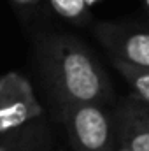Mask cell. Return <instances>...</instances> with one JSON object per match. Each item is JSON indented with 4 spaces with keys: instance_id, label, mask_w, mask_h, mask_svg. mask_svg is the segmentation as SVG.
Instances as JSON below:
<instances>
[{
    "instance_id": "obj_13",
    "label": "cell",
    "mask_w": 149,
    "mask_h": 151,
    "mask_svg": "<svg viewBox=\"0 0 149 151\" xmlns=\"http://www.w3.org/2000/svg\"><path fill=\"white\" fill-rule=\"evenodd\" d=\"M0 151H5V146L4 144H0Z\"/></svg>"
},
{
    "instance_id": "obj_6",
    "label": "cell",
    "mask_w": 149,
    "mask_h": 151,
    "mask_svg": "<svg viewBox=\"0 0 149 151\" xmlns=\"http://www.w3.org/2000/svg\"><path fill=\"white\" fill-rule=\"evenodd\" d=\"M5 151H62L63 148H58L47 130L37 121H34L32 125H28L27 128H23L21 132H18L14 137H11L9 141L4 142Z\"/></svg>"
},
{
    "instance_id": "obj_7",
    "label": "cell",
    "mask_w": 149,
    "mask_h": 151,
    "mask_svg": "<svg viewBox=\"0 0 149 151\" xmlns=\"http://www.w3.org/2000/svg\"><path fill=\"white\" fill-rule=\"evenodd\" d=\"M49 7L72 25H86L90 21V5L84 0H47Z\"/></svg>"
},
{
    "instance_id": "obj_11",
    "label": "cell",
    "mask_w": 149,
    "mask_h": 151,
    "mask_svg": "<svg viewBox=\"0 0 149 151\" xmlns=\"http://www.w3.org/2000/svg\"><path fill=\"white\" fill-rule=\"evenodd\" d=\"M112 151H130V150H126V148H123V146H117V144H116V148H114Z\"/></svg>"
},
{
    "instance_id": "obj_1",
    "label": "cell",
    "mask_w": 149,
    "mask_h": 151,
    "mask_svg": "<svg viewBox=\"0 0 149 151\" xmlns=\"http://www.w3.org/2000/svg\"><path fill=\"white\" fill-rule=\"evenodd\" d=\"M39 70L60 107L70 104H104L111 84L86 46L72 35L42 34L35 42Z\"/></svg>"
},
{
    "instance_id": "obj_4",
    "label": "cell",
    "mask_w": 149,
    "mask_h": 151,
    "mask_svg": "<svg viewBox=\"0 0 149 151\" xmlns=\"http://www.w3.org/2000/svg\"><path fill=\"white\" fill-rule=\"evenodd\" d=\"M95 37L112 62L149 69V28L104 21L95 25Z\"/></svg>"
},
{
    "instance_id": "obj_3",
    "label": "cell",
    "mask_w": 149,
    "mask_h": 151,
    "mask_svg": "<svg viewBox=\"0 0 149 151\" xmlns=\"http://www.w3.org/2000/svg\"><path fill=\"white\" fill-rule=\"evenodd\" d=\"M32 83L19 72L0 76V144L42 118Z\"/></svg>"
},
{
    "instance_id": "obj_12",
    "label": "cell",
    "mask_w": 149,
    "mask_h": 151,
    "mask_svg": "<svg viewBox=\"0 0 149 151\" xmlns=\"http://www.w3.org/2000/svg\"><path fill=\"white\" fill-rule=\"evenodd\" d=\"M144 5L148 7V11H149V0H144Z\"/></svg>"
},
{
    "instance_id": "obj_10",
    "label": "cell",
    "mask_w": 149,
    "mask_h": 151,
    "mask_svg": "<svg viewBox=\"0 0 149 151\" xmlns=\"http://www.w3.org/2000/svg\"><path fill=\"white\" fill-rule=\"evenodd\" d=\"M84 2L91 7V5H97V4H98V2H102V0H84Z\"/></svg>"
},
{
    "instance_id": "obj_2",
    "label": "cell",
    "mask_w": 149,
    "mask_h": 151,
    "mask_svg": "<svg viewBox=\"0 0 149 151\" xmlns=\"http://www.w3.org/2000/svg\"><path fill=\"white\" fill-rule=\"evenodd\" d=\"M62 123L74 151H112L116 134L112 113L104 104L82 102L60 107Z\"/></svg>"
},
{
    "instance_id": "obj_5",
    "label": "cell",
    "mask_w": 149,
    "mask_h": 151,
    "mask_svg": "<svg viewBox=\"0 0 149 151\" xmlns=\"http://www.w3.org/2000/svg\"><path fill=\"white\" fill-rule=\"evenodd\" d=\"M116 144L130 151H149V104L137 95L125 99L112 113Z\"/></svg>"
},
{
    "instance_id": "obj_8",
    "label": "cell",
    "mask_w": 149,
    "mask_h": 151,
    "mask_svg": "<svg viewBox=\"0 0 149 151\" xmlns=\"http://www.w3.org/2000/svg\"><path fill=\"white\" fill-rule=\"evenodd\" d=\"M112 63L117 69V72L125 77V81L130 84L133 95H137L139 99L149 104V69L132 67V65H125L117 62H112Z\"/></svg>"
},
{
    "instance_id": "obj_9",
    "label": "cell",
    "mask_w": 149,
    "mask_h": 151,
    "mask_svg": "<svg viewBox=\"0 0 149 151\" xmlns=\"http://www.w3.org/2000/svg\"><path fill=\"white\" fill-rule=\"evenodd\" d=\"M16 7H19V9H23V11H30V9H34L35 5H39L42 0H11Z\"/></svg>"
}]
</instances>
